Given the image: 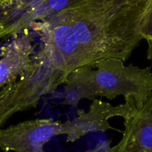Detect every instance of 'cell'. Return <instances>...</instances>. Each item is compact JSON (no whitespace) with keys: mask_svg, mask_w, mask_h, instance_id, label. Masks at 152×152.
<instances>
[{"mask_svg":"<svg viewBox=\"0 0 152 152\" xmlns=\"http://www.w3.org/2000/svg\"><path fill=\"white\" fill-rule=\"evenodd\" d=\"M136 111L134 107L126 102L113 106L109 102L95 99L88 111L78 110L77 116L63 122L62 135L66 137L67 142H74L90 133L113 130L109 122L110 118L119 116L127 122Z\"/></svg>","mask_w":152,"mask_h":152,"instance_id":"5b68a950","label":"cell"},{"mask_svg":"<svg viewBox=\"0 0 152 152\" xmlns=\"http://www.w3.org/2000/svg\"><path fill=\"white\" fill-rule=\"evenodd\" d=\"M148 51H147V58L152 62V41L148 43Z\"/></svg>","mask_w":152,"mask_h":152,"instance_id":"9c48e42d","label":"cell"},{"mask_svg":"<svg viewBox=\"0 0 152 152\" xmlns=\"http://www.w3.org/2000/svg\"><path fill=\"white\" fill-rule=\"evenodd\" d=\"M116 145L111 146V142L110 140L100 142L94 148L84 152H116Z\"/></svg>","mask_w":152,"mask_h":152,"instance_id":"ba28073f","label":"cell"},{"mask_svg":"<svg viewBox=\"0 0 152 152\" xmlns=\"http://www.w3.org/2000/svg\"><path fill=\"white\" fill-rule=\"evenodd\" d=\"M77 0H0V40L30 29L33 23L68 7Z\"/></svg>","mask_w":152,"mask_h":152,"instance_id":"3957f363","label":"cell"},{"mask_svg":"<svg viewBox=\"0 0 152 152\" xmlns=\"http://www.w3.org/2000/svg\"><path fill=\"white\" fill-rule=\"evenodd\" d=\"M124 125L116 152H152V95Z\"/></svg>","mask_w":152,"mask_h":152,"instance_id":"52a82bcc","label":"cell"},{"mask_svg":"<svg viewBox=\"0 0 152 152\" xmlns=\"http://www.w3.org/2000/svg\"><path fill=\"white\" fill-rule=\"evenodd\" d=\"M63 104L76 107L83 99L123 96L126 103L139 110L152 95L151 67L125 65L119 58H105L72 72L64 84Z\"/></svg>","mask_w":152,"mask_h":152,"instance_id":"7a4b0ae2","label":"cell"},{"mask_svg":"<svg viewBox=\"0 0 152 152\" xmlns=\"http://www.w3.org/2000/svg\"><path fill=\"white\" fill-rule=\"evenodd\" d=\"M62 135V122L52 118L27 120L0 127V149L4 152H44L53 137Z\"/></svg>","mask_w":152,"mask_h":152,"instance_id":"277c9868","label":"cell"},{"mask_svg":"<svg viewBox=\"0 0 152 152\" xmlns=\"http://www.w3.org/2000/svg\"><path fill=\"white\" fill-rule=\"evenodd\" d=\"M35 39L28 29L12 37L0 49V87L16 82L31 71L37 50Z\"/></svg>","mask_w":152,"mask_h":152,"instance_id":"8992f818","label":"cell"},{"mask_svg":"<svg viewBox=\"0 0 152 152\" xmlns=\"http://www.w3.org/2000/svg\"><path fill=\"white\" fill-rule=\"evenodd\" d=\"M152 0H77L33 23L38 47L30 72L0 90V127L36 107L77 69L105 58L126 61L143 40Z\"/></svg>","mask_w":152,"mask_h":152,"instance_id":"6da1fadb","label":"cell"}]
</instances>
